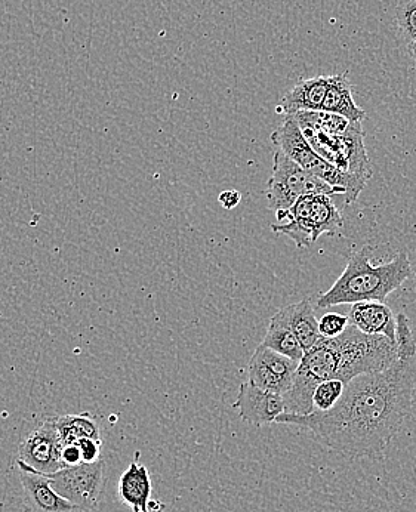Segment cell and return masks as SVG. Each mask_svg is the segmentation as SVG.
<instances>
[{
  "instance_id": "obj_1",
  "label": "cell",
  "mask_w": 416,
  "mask_h": 512,
  "mask_svg": "<svg viewBox=\"0 0 416 512\" xmlns=\"http://www.w3.org/2000/svg\"><path fill=\"white\" fill-rule=\"evenodd\" d=\"M415 387L416 353H400L388 369L348 382L340 402L328 412L282 413L276 424L311 431L320 443L347 458H377L402 430Z\"/></svg>"
},
{
  "instance_id": "obj_2",
  "label": "cell",
  "mask_w": 416,
  "mask_h": 512,
  "mask_svg": "<svg viewBox=\"0 0 416 512\" xmlns=\"http://www.w3.org/2000/svg\"><path fill=\"white\" fill-rule=\"evenodd\" d=\"M374 254L371 246H363L350 256L347 267L328 292L317 298V308L357 304V302H385L390 293L396 292L412 276L411 259L406 252L384 264H371Z\"/></svg>"
},
{
  "instance_id": "obj_3",
  "label": "cell",
  "mask_w": 416,
  "mask_h": 512,
  "mask_svg": "<svg viewBox=\"0 0 416 512\" xmlns=\"http://www.w3.org/2000/svg\"><path fill=\"white\" fill-rule=\"evenodd\" d=\"M292 116L300 125L305 140L326 162L365 181L372 177L362 122H351L325 111H298Z\"/></svg>"
},
{
  "instance_id": "obj_4",
  "label": "cell",
  "mask_w": 416,
  "mask_h": 512,
  "mask_svg": "<svg viewBox=\"0 0 416 512\" xmlns=\"http://www.w3.org/2000/svg\"><path fill=\"white\" fill-rule=\"evenodd\" d=\"M271 143L276 150L282 151L305 171L316 175L317 178L334 185V187L342 188L345 191V205L356 202L357 197L368 183L362 178L345 174L320 157L305 140L303 131L292 114H285L282 125L271 134Z\"/></svg>"
},
{
  "instance_id": "obj_5",
  "label": "cell",
  "mask_w": 416,
  "mask_h": 512,
  "mask_svg": "<svg viewBox=\"0 0 416 512\" xmlns=\"http://www.w3.org/2000/svg\"><path fill=\"white\" fill-rule=\"evenodd\" d=\"M277 221L280 224L271 225V230L288 236L300 249L313 245L323 234H337L344 225L340 209L328 194L301 197Z\"/></svg>"
},
{
  "instance_id": "obj_6",
  "label": "cell",
  "mask_w": 416,
  "mask_h": 512,
  "mask_svg": "<svg viewBox=\"0 0 416 512\" xmlns=\"http://www.w3.org/2000/svg\"><path fill=\"white\" fill-rule=\"evenodd\" d=\"M311 194L345 196V191L305 171L282 151H274L273 171L265 191L268 208L276 212V217H279L288 212L298 199Z\"/></svg>"
},
{
  "instance_id": "obj_7",
  "label": "cell",
  "mask_w": 416,
  "mask_h": 512,
  "mask_svg": "<svg viewBox=\"0 0 416 512\" xmlns=\"http://www.w3.org/2000/svg\"><path fill=\"white\" fill-rule=\"evenodd\" d=\"M46 477L58 495L82 511H92L98 507L106 484L103 461L64 467Z\"/></svg>"
},
{
  "instance_id": "obj_8",
  "label": "cell",
  "mask_w": 416,
  "mask_h": 512,
  "mask_svg": "<svg viewBox=\"0 0 416 512\" xmlns=\"http://www.w3.org/2000/svg\"><path fill=\"white\" fill-rule=\"evenodd\" d=\"M61 449L63 443L58 434L57 422L55 418L46 419L40 427L21 441L17 465L49 476L64 468L61 462Z\"/></svg>"
},
{
  "instance_id": "obj_9",
  "label": "cell",
  "mask_w": 416,
  "mask_h": 512,
  "mask_svg": "<svg viewBox=\"0 0 416 512\" xmlns=\"http://www.w3.org/2000/svg\"><path fill=\"white\" fill-rule=\"evenodd\" d=\"M300 362L260 345L248 365V381L271 393L285 394L294 384Z\"/></svg>"
},
{
  "instance_id": "obj_10",
  "label": "cell",
  "mask_w": 416,
  "mask_h": 512,
  "mask_svg": "<svg viewBox=\"0 0 416 512\" xmlns=\"http://www.w3.org/2000/svg\"><path fill=\"white\" fill-rule=\"evenodd\" d=\"M233 407L243 421L260 427V425L274 424L276 419L285 413V399L283 394L261 390L257 385L246 381L240 385Z\"/></svg>"
},
{
  "instance_id": "obj_11",
  "label": "cell",
  "mask_w": 416,
  "mask_h": 512,
  "mask_svg": "<svg viewBox=\"0 0 416 512\" xmlns=\"http://www.w3.org/2000/svg\"><path fill=\"white\" fill-rule=\"evenodd\" d=\"M18 471L23 487V512H83L58 495L48 477L24 467H18Z\"/></svg>"
},
{
  "instance_id": "obj_12",
  "label": "cell",
  "mask_w": 416,
  "mask_h": 512,
  "mask_svg": "<svg viewBox=\"0 0 416 512\" xmlns=\"http://www.w3.org/2000/svg\"><path fill=\"white\" fill-rule=\"evenodd\" d=\"M348 323L368 335L385 336L396 342L397 316L385 302H357L351 305Z\"/></svg>"
},
{
  "instance_id": "obj_13",
  "label": "cell",
  "mask_w": 416,
  "mask_h": 512,
  "mask_svg": "<svg viewBox=\"0 0 416 512\" xmlns=\"http://www.w3.org/2000/svg\"><path fill=\"white\" fill-rule=\"evenodd\" d=\"M153 484L146 465L140 464V452H135L128 470L119 481V496L132 512H150Z\"/></svg>"
},
{
  "instance_id": "obj_14",
  "label": "cell",
  "mask_w": 416,
  "mask_h": 512,
  "mask_svg": "<svg viewBox=\"0 0 416 512\" xmlns=\"http://www.w3.org/2000/svg\"><path fill=\"white\" fill-rule=\"evenodd\" d=\"M329 83H331V76L300 80L285 95L279 110L285 114H295L298 111H322Z\"/></svg>"
},
{
  "instance_id": "obj_15",
  "label": "cell",
  "mask_w": 416,
  "mask_h": 512,
  "mask_svg": "<svg viewBox=\"0 0 416 512\" xmlns=\"http://www.w3.org/2000/svg\"><path fill=\"white\" fill-rule=\"evenodd\" d=\"M277 313L288 323L305 353L311 350L314 345L319 344L320 339L323 338L319 330V320L316 319V313H314L310 299H303L297 304L286 305Z\"/></svg>"
},
{
  "instance_id": "obj_16",
  "label": "cell",
  "mask_w": 416,
  "mask_h": 512,
  "mask_svg": "<svg viewBox=\"0 0 416 512\" xmlns=\"http://www.w3.org/2000/svg\"><path fill=\"white\" fill-rule=\"evenodd\" d=\"M322 111L338 114L351 122H362L365 119V110L360 109L354 101L347 72L331 76Z\"/></svg>"
},
{
  "instance_id": "obj_17",
  "label": "cell",
  "mask_w": 416,
  "mask_h": 512,
  "mask_svg": "<svg viewBox=\"0 0 416 512\" xmlns=\"http://www.w3.org/2000/svg\"><path fill=\"white\" fill-rule=\"evenodd\" d=\"M261 345L289 357V359L300 362L304 359L305 351L298 342L297 336L294 335L288 323L283 320L279 313L271 317L270 325H268L267 333H265Z\"/></svg>"
},
{
  "instance_id": "obj_18",
  "label": "cell",
  "mask_w": 416,
  "mask_h": 512,
  "mask_svg": "<svg viewBox=\"0 0 416 512\" xmlns=\"http://www.w3.org/2000/svg\"><path fill=\"white\" fill-rule=\"evenodd\" d=\"M61 443H73L79 439H100V428L89 413L55 418Z\"/></svg>"
},
{
  "instance_id": "obj_19",
  "label": "cell",
  "mask_w": 416,
  "mask_h": 512,
  "mask_svg": "<svg viewBox=\"0 0 416 512\" xmlns=\"http://www.w3.org/2000/svg\"><path fill=\"white\" fill-rule=\"evenodd\" d=\"M397 35L405 43H412L416 40V0H403L397 5L394 14Z\"/></svg>"
},
{
  "instance_id": "obj_20",
  "label": "cell",
  "mask_w": 416,
  "mask_h": 512,
  "mask_svg": "<svg viewBox=\"0 0 416 512\" xmlns=\"http://www.w3.org/2000/svg\"><path fill=\"white\" fill-rule=\"evenodd\" d=\"M344 391L345 384L342 381H338V379H331V381L322 382V384L317 385L313 396L314 410L328 412L332 407L337 406Z\"/></svg>"
},
{
  "instance_id": "obj_21",
  "label": "cell",
  "mask_w": 416,
  "mask_h": 512,
  "mask_svg": "<svg viewBox=\"0 0 416 512\" xmlns=\"http://www.w3.org/2000/svg\"><path fill=\"white\" fill-rule=\"evenodd\" d=\"M350 323L348 317L338 313H326L319 320V330L323 338H337L347 330Z\"/></svg>"
},
{
  "instance_id": "obj_22",
  "label": "cell",
  "mask_w": 416,
  "mask_h": 512,
  "mask_svg": "<svg viewBox=\"0 0 416 512\" xmlns=\"http://www.w3.org/2000/svg\"><path fill=\"white\" fill-rule=\"evenodd\" d=\"M80 452H82L83 464H94L101 461V446L103 441L97 439L76 440Z\"/></svg>"
},
{
  "instance_id": "obj_23",
  "label": "cell",
  "mask_w": 416,
  "mask_h": 512,
  "mask_svg": "<svg viewBox=\"0 0 416 512\" xmlns=\"http://www.w3.org/2000/svg\"><path fill=\"white\" fill-rule=\"evenodd\" d=\"M61 462H63V467H75V465L83 464L82 452H80L76 441L63 444V449H61Z\"/></svg>"
},
{
  "instance_id": "obj_24",
  "label": "cell",
  "mask_w": 416,
  "mask_h": 512,
  "mask_svg": "<svg viewBox=\"0 0 416 512\" xmlns=\"http://www.w3.org/2000/svg\"><path fill=\"white\" fill-rule=\"evenodd\" d=\"M218 202L223 206L227 211H231V209L237 208L239 203L242 202V194L236 190H227L223 191V193L218 196Z\"/></svg>"
},
{
  "instance_id": "obj_25",
  "label": "cell",
  "mask_w": 416,
  "mask_h": 512,
  "mask_svg": "<svg viewBox=\"0 0 416 512\" xmlns=\"http://www.w3.org/2000/svg\"><path fill=\"white\" fill-rule=\"evenodd\" d=\"M408 55L416 63V40H415V42L409 43V45H408Z\"/></svg>"
}]
</instances>
